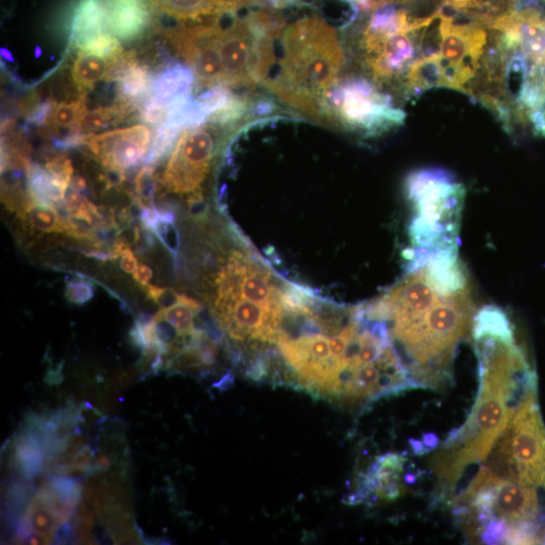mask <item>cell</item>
I'll use <instances>...</instances> for the list:
<instances>
[{
    "label": "cell",
    "mask_w": 545,
    "mask_h": 545,
    "mask_svg": "<svg viewBox=\"0 0 545 545\" xmlns=\"http://www.w3.org/2000/svg\"><path fill=\"white\" fill-rule=\"evenodd\" d=\"M133 278L141 287L146 286L153 278V271L148 265L141 264L133 274Z\"/></svg>",
    "instance_id": "1f68e13d"
},
{
    "label": "cell",
    "mask_w": 545,
    "mask_h": 545,
    "mask_svg": "<svg viewBox=\"0 0 545 545\" xmlns=\"http://www.w3.org/2000/svg\"><path fill=\"white\" fill-rule=\"evenodd\" d=\"M220 25L217 19L209 25L187 27L172 32V42L193 71L202 87L226 86L220 50Z\"/></svg>",
    "instance_id": "8fae6325"
},
{
    "label": "cell",
    "mask_w": 545,
    "mask_h": 545,
    "mask_svg": "<svg viewBox=\"0 0 545 545\" xmlns=\"http://www.w3.org/2000/svg\"><path fill=\"white\" fill-rule=\"evenodd\" d=\"M281 43L278 73L263 84L290 106L319 117L345 61L336 31L318 17L306 18L287 29Z\"/></svg>",
    "instance_id": "3957f363"
},
{
    "label": "cell",
    "mask_w": 545,
    "mask_h": 545,
    "mask_svg": "<svg viewBox=\"0 0 545 545\" xmlns=\"http://www.w3.org/2000/svg\"><path fill=\"white\" fill-rule=\"evenodd\" d=\"M25 225V231L34 234H66L67 220L53 205L32 202L18 214Z\"/></svg>",
    "instance_id": "44dd1931"
},
{
    "label": "cell",
    "mask_w": 545,
    "mask_h": 545,
    "mask_svg": "<svg viewBox=\"0 0 545 545\" xmlns=\"http://www.w3.org/2000/svg\"><path fill=\"white\" fill-rule=\"evenodd\" d=\"M86 112L87 107L83 97L70 102L63 101L54 105L48 124L54 129L69 128L73 130Z\"/></svg>",
    "instance_id": "cb8c5ba5"
},
{
    "label": "cell",
    "mask_w": 545,
    "mask_h": 545,
    "mask_svg": "<svg viewBox=\"0 0 545 545\" xmlns=\"http://www.w3.org/2000/svg\"><path fill=\"white\" fill-rule=\"evenodd\" d=\"M70 188L78 193H83L87 188L86 180L79 176H73L70 182Z\"/></svg>",
    "instance_id": "d6a6232c"
},
{
    "label": "cell",
    "mask_w": 545,
    "mask_h": 545,
    "mask_svg": "<svg viewBox=\"0 0 545 545\" xmlns=\"http://www.w3.org/2000/svg\"><path fill=\"white\" fill-rule=\"evenodd\" d=\"M194 81L195 75L190 68L175 64L160 72L153 80L152 97L169 106L175 99L190 95Z\"/></svg>",
    "instance_id": "d6986e66"
},
{
    "label": "cell",
    "mask_w": 545,
    "mask_h": 545,
    "mask_svg": "<svg viewBox=\"0 0 545 545\" xmlns=\"http://www.w3.org/2000/svg\"><path fill=\"white\" fill-rule=\"evenodd\" d=\"M120 266L127 274H134L138 268V259L135 257L131 246L126 247L121 254Z\"/></svg>",
    "instance_id": "4dcf8cb0"
},
{
    "label": "cell",
    "mask_w": 545,
    "mask_h": 545,
    "mask_svg": "<svg viewBox=\"0 0 545 545\" xmlns=\"http://www.w3.org/2000/svg\"><path fill=\"white\" fill-rule=\"evenodd\" d=\"M26 170L28 192L35 202L53 206L63 202L68 188L54 179L44 166L30 163Z\"/></svg>",
    "instance_id": "7402d4cb"
},
{
    "label": "cell",
    "mask_w": 545,
    "mask_h": 545,
    "mask_svg": "<svg viewBox=\"0 0 545 545\" xmlns=\"http://www.w3.org/2000/svg\"><path fill=\"white\" fill-rule=\"evenodd\" d=\"M320 115L364 137H376L404 124L405 113L364 78L338 82L326 94Z\"/></svg>",
    "instance_id": "8992f818"
},
{
    "label": "cell",
    "mask_w": 545,
    "mask_h": 545,
    "mask_svg": "<svg viewBox=\"0 0 545 545\" xmlns=\"http://www.w3.org/2000/svg\"><path fill=\"white\" fill-rule=\"evenodd\" d=\"M460 516L486 543H540L536 488L481 468L456 501Z\"/></svg>",
    "instance_id": "277c9868"
},
{
    "label": "cell",
    "mask_w": 545,
    "mask_h": 545,
    "mask_svg": "<svg viewBox=\"0 0 545 545\" xmlns=\"http://www.w3.org/2000/svg\"><path fill=\"white\" fill-rule=\"evenodd\" d=\"M365 309L386 324L417 388H435L448 379L476 315L459 254L410 262L403 278Z\"/></svg>",
    "instance_id": "6da1fadb"
},
{
    "label": "cell",
    "mask_w": 545,
    "mask_h": 545,
    "mask_svg": "<svg viewBox=\"0 0 545 545\" xmlns=\"http://www.w3.org/2000/svg\"><path fill=\"white\" fill-rule=\"evenodd\" d=\"M180 135V131L165 126H160L157 130L148 155L146 165H155L164 159L174 148V145Z\"/></svg>",
    "instance_id": "d4e9b609"
},
{
    "label": "cell",
    "mask_w": 545,
    "mask_h": 545,
    "mask_svg": "<svg viewBox=\"0 0 545 545\" xmlns=\"http://www.w3.org/2000/svg\"><path fill=\"white\" fill-rule=\"evenodd\" d=\"M212 130L210 125H201L182 133L161 178L169 192L192 194L198 191L214 157Z\"/></svg>",
    "instance_id": "30bf717a"
},
{
    "label": "cell",
    "mask_w": 545,
    "mask_h": 545,
    "mask_svg": "<svg viewBox=\"0 0 545 545\" xmlns=\"http://www.w3.org/2000/svg\"><path fill=\"white\" fill-rule=\"evenodd\" d=\"M107 8V29L122 41L140 37L150 25V13L140 0H114Z\"/></svg>",
    "instance_id": "9a60e30c"
},
{
    "label": "cell",
    "mask_w": 545,
    "mask_h": 545,
    "mask_svg": "<svg viewBox=\"0 0 545 545\" xmlns=\"http://www.w3.org/2000/svg\"><path fill=\"white\" fill-rule=\"evenodd\" d=\"M427 25L416 29L367 26L361 42L362 58L376 83L404 85L410 68L421 57V39Z\"/></svg>",
    "instance_id": "ba28073f"
},
{
    "label": "cell",
    "mask_w": 545,
    "mask_h": 545,
    "mask_svg": "<svg viewBox=\"0 0 545 545\" xmlns=\"http://www.w3.org/2000/svg\"><path fill=\"white\" fill-rule=\"evenodd\" d=\"M142 289L147 296L160 307V309H167L180 303L184 296L174 289L162 288L152 284L143 286Z\"/></svg>",
    "instance_id": "4316f807"
},
{
    "label": "cell",
    "mask_w": 545,
    "mask_h": 545,
    "mask_svg": "<svg viewBox=\"0 0 545 545\" xmlns=\"http://www.w3.org/2000/svg\"><path fill=\"white\" fill-rule=\"evenodd\" d=\"M441 18V46L438 61L443 87L467 92L476 77L489 43L484 25L471 22L458 24L454 17L438 10Z\"/></svg>",
    "instance_id": "9c48e42d"
},
{
    "label": "cell",
    "mask_w": 545,
    "mask_h": 545,
    "mask_svg": "<svg viewBox=\"0 0 545 545\" xmlns=\"http://www.w3.org/2000/svg\"><path fill=\"white\" fill-rule=\"evenodd\" d=\"M495 446L496 464L507 478L545 490V426L536 389L521 401Z\"/></svg>",
    "instance_id": "52a82bcc"
},
{
    "label": "cell",
    "mask_w": 545,
    "mask_h": 545,
    "mask_svg": "<svg viewBox=\"0 0 545 545\" xmlns=\"http://www.w3.org/2000/svg\"><path fill=\"white\" fill-rule=\"evenodd\" d=\"M472 335L479 361L478 397L467 422L435 458V472L452 486L468 467L488 458L521 401L536 389L535 374L512 325L485 323Z\"/></svg>",
    "instance_id": "7a4b0ae2"
},
{
    "label": "cell",
    "mask_w": 545,
    "mask_h": 545,
    "mask_svg": "<svg viewBox=\"0 0 545 545\" xmlns=\"http://www.w3.org/2000/svg\"><path fill=\"white\" fill-rule=\"evenodd\" d=\"M68 521L57 508L50 489L40 490L21 521L18 537L31 544H48Z\"/></svg>",
    "instance_id": "4fadbf2b"
},
{
    "label": "cell",
    "mask_w": 545,
    "mask_h": 545,
    "mask_svg": "<svg viewBox=\"0 0 545 545\" xmlns=\"http://www.w3.org/2000/svg\"><path fill=\"white\" fill-rule=\"evenodd\" d=\"M406 459L399 454H387L378 458L364 476L359 491L353 495V504L370 496L393 501L402 493V474Z\"/></svg>",
    "instance_id": "5bb4252c"
},
{
    "label": "cell",
    "mask_w": 545,
    "mask_h": 545,
    "mask_svg": "<svg viewBox=\"0 0 545 545\" xmlns=\"http://www.w3.org/2000/svg\"><path fill=\"white\" fill-rule=\"evenodd\" d=\"M94 287L90 281L85 279H73L67 282L66 297L77 305H83L92 299Z\"/></svg>",
    "instance_id": "83f0119b"
},
{
    "label": "cell",
    "mask_w": 545,
    "mask_h": 545,
    "mask_svg": "<svg viewBox=\"0 0 545 545\" xmlns=\"http://www.w3.org/2000/svg\"><path fill=\"white\" fill-rule=\"evenodd\" d=\"M168 106L154 97H149L142 107L141 117L147 124L160 127L166 121Z\"/></svg>",
    "instance_id": "f546056e"
},
{
    "label": "cell",
    "mask_w": 545,
    "mask_h": 545,
    "mask_svg": "<svg viewBox=\"0 0 545 545\" xmlns=\"http://www.w3.org/2000/svg\"><path fill=\"white\" fill-rule=\"evenodd\" d=\"M133 107L132 103L122 101L107 107H99L93 111H87L79 124L72 131L82 135H91L109 125H113L124 120Z\"/></svg>",
    "instance_id": "603a6c76"
},
{
    "label": "cell",
    "mask_w": 545,
    "mask_h": 545,
    "mask_svg": "<svg viewBox=\"0 0 545 545\" xmlns=\"http://www.w3.org/2000/svg\"><path fill=\"white\" fill-rule=\"evenodd\" d=\"M122 58H106L80 51L72 68V77L79 92L86 93L98 82L116 73Z\"/></svg>",
    "instance_id": "ac0fdd59"
},
{
    "label": "cell",
    "mask_w": 545,
    "mask_h": 545,
    "mask_svg": "<svg viewBox=\"0 0 545 545\" xmlns=\"http://www.w3.org/2000/svg\"><path fill=\"white\" fill-rule=\"evenodd\" d=\"M45 169L66 188L69 187L71 179L73 177V166L71 161L66 156H57L50 159Z\"/></svg>",
    "instance_id": "f1b7e54d"
},
{
    "label": "cell",
    "mask_w": 545,
    "mask_h": 545,
    "mask_svg": "<svg viewBox=\"0 0 545 545\" xmlns=\"http://www.w3.org/2000/svg\"><path fill=\"white\" fill-rule=\"evenodd\" d=\"M107 5L102 0H78L70 32V44L81 48L107 33Z\"/></svg>",
    "instance_id": "2e32d148"
},
{
    "label": "cell",
    "mask_w": 545,
    "mask_h": 545,
    "mask_svg": "<svg viewBox=\"0 0 545 545\" xmlns=\"http://www.w3.org/2000/svg\"><path fill=\"white\" fill-rule=\"evenodd\" d=\"M151 143L152 132L142 125L85 138V145L104 168L124 174L139 165Z\"/></svg>",
    "instance_id": "7c38bea8"
},
{
    "label": "cell",
    "mask_w": 545,
    "mask_h": 545,
    "mask_svg": "<svg viewBox=\"0 0 545 545\" xmlns=\"http://www.w3.org/2000/svg\"><path fill=\"white\" fill-rule=\"evenodd\" d=\"M80 51L96 54L106 58L118 59L123 56V47L117 37L105 33L80 48Z\"/></svg>",
    "instance_id": "484cf974"
},
{
    "label": "cell",
    "mask_w": 545,
    "mask_h": 545,
    "mask_svg": "<svg viewBox=\"0 0 545 545\" xmlns=\"http://www.w3.org/2000/svg\"><path fill=\"white\" fill-rule=\"evenodd\" d=\"M122 101L134 103L151 92L153 80L150 69L139 65L132 54H124L116 72Z\"/></svg>",
    "instance_id": "ffe728a7"
},
{
    "label": "cell",
    "mask_w": 545,
    "mask_h": 545,
    "mask_svg": "<svg viewBox=\"0 0 545 545\" xmlns=\"http://www.w3.org/2000/svg\"><path fill=\"white\" fill-rule=\"evenodd\" d=\"M155 10L178 21H200L232 10L230 0H152Z\"/></svg>",
    "instance_id": "e0dca14e"
},
{
    "label": "cell",
    "mask_w": 545,
    "mask_h": 545,
    "mask_svg": "<svg viewBox=\"0 0 545 545\" xmlns=\"http://www.w3.org/2000/svg\"><path fill=\"white\" fill-rule=\"evenodd\" d=\"M406 192L413 211L409 262L459 254L464 186L445 170L423 169L409 176Z\"/></svg>",
    "instance_id": "5b68a950"
}]
</instances>
